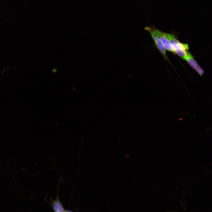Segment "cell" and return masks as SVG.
<instances>
[{"label": "cell", "mask_w": 212, "mask_h": 212, "mask_svg": "<svg viewBox=\"0 0 212 212\" xmlns=\"http://www.w3.org/2000/svg\"><path fill=\"white\" fill-rule=\"evenodd\" d=\"M165 35L174 49L175 54L185 60L189 49L188 44L180 42L176 37L173 34L165 33Z\"/></svg>", "instance_id": "obj_1"}, {"label": "cell", "mask_w": 212, "mask_h": 212, "mask_svg": "<svg viewBox=\"0 0 212 212\" xmlns=\"http://www.w3.org/2000/svg\"><path fill=\"white\" fill-rule=\"evenodd\" d=\"M154 28V26H151L146 27L145 29L148 31L150 34L157 48L162 54L165 59H168L166 54V49L155 32Z\"/></svg>", "instance_id": "obj_2"}, {"label": "cell", "mask_w": 212, "mask_h": 212, "mask_svg": "<svg viewBox=\"0 0 212 212\" xmlns=\"http://www.w3.org/2000/svg\"><path fill=\"white\" fill-rule=\"evenodd\" d=\"M185 60H186L191 66L201 76H202L204 73L203 69L200 67L193 57L188 51Z\"/></svg>", "instance_id": "obj_3"}, {"label": "cell", "mask_w": 212, "mask_h": 212, "mask_svg": "<svg viewBox=\"0 0 212 212\" xmlns=\"http://www.w3.org/2000/svg\"><path fill=\"white\" fill-rule=\"evenodd\" d=\"M154 29L165 49L175 54L172 46L165 36V33L162 32L155 27Z\"/></svg>", "instance_id": "obj_4"}, {"label": "cell", "mask_w": 212, "mask_h": 212, "mask_svg": "<svg viewBox=\"0 0 212 212\" xmlns=\"http://www.w3.org/2000/svg\"><path fill=\"white\" fill-rule=\"evenodd\" d=\"M52 207L54 212H66L62 204L57 199L54 201Z\"/></svg>", "instance_id": "obj_5"}, {"label": "cell", "mask_w": 212, "mask_h": 212, "mask_svg": "<svg viewBox=\"0 0 212 212\" xmlns=\"http://www.w3.org/2000/svg\"><path fill=\"white\" fill-rule=\"evenodd\" d=\"M66 212H71V211H66Z\"/></svg>", "instance_id": "obj_6"}]
</instances>
